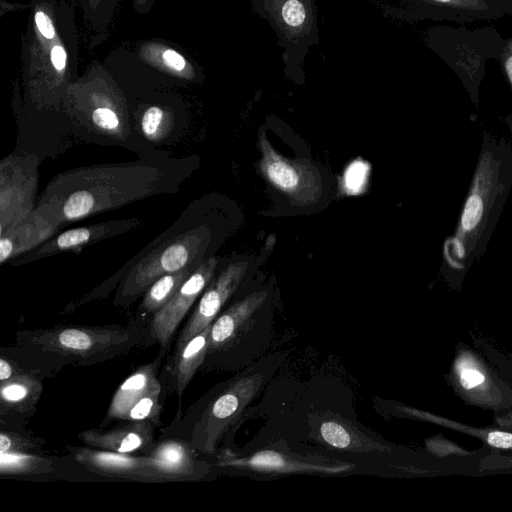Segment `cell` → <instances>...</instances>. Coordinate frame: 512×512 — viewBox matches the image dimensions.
Returning <instances> with one entry per match:
<instances>
[{"mask_svg": "<svg viewBox=\"0 0 512 512\" xmlns=\"http://www.w3.org/2000/svg\"><path fill=\"white\" fill-rule=\"evenodd\" d=\"M511 188L512 146L506 137L485 131L455 230L443 243L448 274L464 275L486 253Z\"/></svg>", "mask_w": 512, "mask_h": 512, "instance_id": "cell-1", "label": "cell"}, {"mask_svg": "<svg viewBox=\"0 0 512 512\" xmlns=\"http://www.w3.org/2000/svg\"><path fill=\"white\" fill-rule=\"evenodd\" d=\"M141 337L136 327L123 326L59 325L17 334L27 348L80 365L113 358L135 346Z\"/></svg>", "mask_w": 512, "mask_h": 512, "instance_id": "cell-2", "label": "cell"}, {"mask_svg": "<svg viewBox=\"0 0 512 512\" xmlns=\"http://www.w3.org/2000/svg\"><path fill=\"white\" fill-rule=\"evenodd\" d=\"M280 356L261 359L222 386L210 400L191 432V446L206 455H214L217 445L236 423L248 404L260 392L277 369Z\"/></svg>", "mask_w": 512, "mask_h": 512, "instance_id": "cell-3", "label": "cell"}, {"mask_svg": "<svg viewBox=\"0 0 512 512\" xmlns=\"http://www.w3.org/2000/svg\"><path fill=\"white\" fill-rule=\"evenodd\" d=\"M268 290H256L232 303L210 326L208 355L239 353V365H250L269 346L271 324L264 308Z\"/></svg>", "mask_w": 512, "mask_h": 512, "instance_id": "cell-4", "label": "cell"}, {"mask_svg": "<svg viewBox=\"0 0 512 512\" xmlns=\"http://www.w3.org/2000/svg\"><path fill=\"white\" fill-rule=\"evenodd\" d=\"M251 6L275 32L285 75L303 81L305 59L320 40L316 0H251Z\"/></svg>", "mask_w": 512, "mask_h": 512, "instance_id": "cell-5", "label": "cell"}, {"mask_svg": "<svg viewBox=\"0 0 512 512\" xmlns=\"http://www.w3.org/2000/svg\"><path fill=\"white\" fill-rule=\"evenodd\" d=\"M384 17L406 22L424 19L474 21L506 13L505 0H369Z\"/></svg>", "mask_w": 512, "mask_h": 512, "instance_id": "cell-6", "label": "cell"}, {"mask_svg": "<svg viewBox=\"0 0 512 512\" xmlns=\"http://www.w3.org/2000/svg\"><path fill=\"white\" fill-rule=\"evenodd\" d=\"M259 149L260 171L275 189L298 205H310L319 199L322 180L313 164L281 155L264 133L259 135Z\"/></svg>", "mask_w": 512, "mask_h": 512, "instance_id": "cell-7", "label": "cell"}, {"mask_svg": "<svg viewBox=\"0 0 512 512\" xmlns=\"http://www.w3.org/2000/svg\"><path fill=\"white\" fill-rule=\"evenodd\" d=\"M203 243L204 238L200 234L189 232L150 253L130 271L121 295L137 296L161 276L190 266Z\"/></svg>", "mask_w": 512, "mask_h": 512, "instance_id": "cell-8", "label": "cell"}, {"mask_svg": "<svg viewBox=\"0 0 512 512\" xmlns=\"http://www.w3.org/2000/svg\"><path fill=\"white\" fill-rule=\"evenodd\" d=\"M351 463L308 457L290 451L263 449L247 456H238L229 450H223L217 465L258 473H341L351 469Z\"/></svg>", "mask_w": 512, "mask_h": 512, "instance_id": "cell-9", "label": "cell"}, {"mask_svg": "<svg viewBox=\"0 0 512 512\" xmlns=\"http://www.w3.org/2000/svg\"><path fill=\"white\" fill-rule=\"evenodd\" d=\"M216 266L217 260L213 257L202 262L175 295L153 314L150 334L162 347L169 344L184 316L213 279Z\"/></svg>", "mask_w": 512, "mask_h": 512, "instance_id": "cell-10", "label": "cell"}, {"mask_svg": "<svg viewBox=\"0 0 512 512\" xmlns=\"http://www.w3.org/2000/svg\"><path fill=\"white\" fill-rule=\"evenodd\" d=\"M74 458L98 474L145 482L166 481L156 459L145 454L134 456L93 447H70Z\"/></svg>", "mask_w": 512, "mask_h": 512, "instance_id": "cell-11", "label": "cell"}, {"mask_svg": "<svg viewBox=\"0 0 512 512\" xmlns=\"http://www.w3.org/2000/svg\"><path fill=\"white\" fill-rule=\"evenodd\" d=\"M247 268L248 263L244 261L231 263L210 281L181 331L176 348L212 324L223 306L239 288Z\"/></svg>", "mask_w": 512, "mask_h": 512, "instance_id": "cell-12", "label": "cell"}, {"mask_svg": "<svg viewBox=\"0 0 512 512\" xmlns=\"http://www.w3.org/2000/svg\"><path fill=\"white\" fill-rule=\"evenodd\" d=\"M154 423L128 421V424L110 429H89L79 433V438L89 447L132 454L154 445Z\"/></svg>", "mask_w": 512, "mask_h": 512, "instance_id": "cell-13", "label": "cell"}, {"mask_svg": "<svg viewBox=\"0 0 512 512\" xmlns=\"http://www.w3.org/2000/svg\"><path fill=\"white\" fill-rule=\"evenodd\" d=\"M191 444L178 439H166L147 453L156 459L166 481L198 480L209 471L206 461L200 460Z\"/></svg>", "mask_w": 512, "mask_h": 512, "instance_id": "cell-14", "label": "cell"}, {"mask_svg": "<svg viewBox=\"0 0 512 512\" xmlns=\"http://www.w3.org/2000/svg\"><path fill=\"white\" fill-rule=\"evenodd\" d=\"M161 358L140 366L115 391L107 411L112 420H123L131 406L144 396L158 381L157 371Z\"/></svg>", "mask_w": 512, "mask_h": 512, "instance_id": "cell-15", "label": "cell"}, {"mask_svg": "<svg viewBox=\"0 0 512 512\" xmlns=\"http://www.w3.org/2000/svg\"><path fill=\"white\" fill-rule=\"evenodd\" d=\"M210 326L175 348L172 365L174 387L179 398L208 354Z\"/></svg>", "mask_w": 512, "mask_h": 512, "instance_id": "cell-16", "label": "cell"}, {"mask_svg": "<svg viewBox=\"0 0 512 512\" xmlns=\"http://www.w3.org/2000/svg\"><path fill=\"white\" fill-rule=\"evenodd\" d=\"M41 393V381L25 370L10 380L0 382L1 414L31 410Z\"/></svg>", "mask_w": 512, "mask_h": 512, "instance_id": "cell-17", "label": "cell"}, {"mask_svg": "<svg viewBox=\"0 0 512 512\" xmlns=\"http://www.w3.org/2000/svg\"><path fill=\"white\" fill-rule=\"evenodd\" d=\"M27 224L25 227H15L7 230V234H1L0 240V262L4 263L17 253L37 245L53 232L52 225L46 222L40 227L30 228Z\"/></svg>", "mask_w": 512, "mask_h": 512, "instance_id": "cell-18", "label": "cell"}, {"mask_svg": "<svg viewBox=\"0 0 512 512\" xmlns=\"http://www.w3.org/2000/svg\"><path fill=\"white\" fill-rule=\"evenodd\" d=\"M191 273V267L188 266L158 278L146 290L141 308L147 313L155 314L175 295Z\"/></svg>", "mask_w": 512, "mask_h": 512, "instance_id": "cell-19", "label": "cell"}, {"mask_svg": "<svg viewBox=\"0 0 512 512\" xmlns=\"http://www.w3.org/2000/svg\"><path fill=\"white\" fill-rule=\"evenodd\" d=\"M54 469L51 458L31 452L0 453L1 475H34L49 473Z\"/></svg>", "mask_w": 512, "mask_h": 512, "instance_id": "cell-20", "label": "cell"}, {"mask_svg": "<svg viewBox=\"0 0 512 512\" xmlns=\"http://www.w3.org/2000/svg\"><path fill=\"white\" fill-rule=\"evenodd\" d=\"M106 229L104 225H97L67 230L50 241L47 245H44L40 252L51 253L79 247L91 242L98 236H103Z\"/></svg>", "mask_w": 512, "mask_h": 512, "instance_id": "cell-21", "label": "cell"}, {"mask_svg": "<svg viewBox=\"0 0 512 512\" xmlns=\"http://www.w3.org/2000/svg\"><path fill=\"white\" fill-rule=\"evenodd\" d=\"M162 385L160 380L131 408L123 417L124 421H150L154 424L159 422L161 413L160 396Z\"/></svg>", "mask_w": 512, "mask_h": 512, "instance_id": "cell-22", "label": "cell"}, {"mask_svg": "<svg viewBox=\"0 0 512 512\" xmlns=\"http://www.w3.org/2000/svg\"><path fill=\"white\" fill-rule=\"evenodd\" d=\"M319 433L321 438L334 448L350 449L363 446L362 443L357 442L356 433L340 421L331 419L322 422Z\"/></svg>", "mask_w": 512, "mask_h": 512, "instance_id": "cell-23", "label": "cell"}, {"mask_svg": "<svg viewBox=\"0 0 512 512\" xmlns=\"http://www.w3.org/2000/svg\"><path fill=\"white\" fill-rule=\"evenodd\" d=\"M42 439L35 438L28 434L17 431H0V453L2 452H31L40 453L42 450Z\"/></svg>", "mask_w": 512, "mask_h": 512, "instance_id": "cell-24", "label": "cell"}, {"mask_svg": "<svg viewBox=\"0 0 512 512\" xmlns=\"http://www.w3.org/2000/svg\"><path fill=\"white\" fill-rule=\"evenodd\" d=\"M92 121L99 130L111 134L120 133V120L115 111L107 107L96 108L92 113Z\"/></svg>", "mask_w": 512, "mask_h": 512, "instance_id": "cell-25", "label": "cell"}, {"mask_svg": "<svg viewBox=\"0 0 512 512\" xmlns=\"http://www.w3.org/2000/svg\"><path fill=\"white\" fill-rule=\"evenodd\" d=\"M163 111L157 106L148 108L143 114L141 128L148 139L158 138L163 123Z\"/></svg>", "mask_w": 512, "mask_h": 512, "instance_id": "cell-26", "label": "cell"}, {"mask_svg": "<svg viewBox=\"0 0 512 512\" xmlns=\"http://www.w3.org/2000/svg\"><path fill=\"white\" fill-rule=\"evenodd\" d=\"M462 386L465 389H472L485 380L484 375L477 369L473 362L468 359L459 361L457 365Z\"/></svg>", "mask_w": 512, "mask_h": 512, "instance_id": "cell-27", "label": "cell"}, {"mask_svg": "<svg viewBox=\"0 0 512 512\" xmlns=\"http://www.w3.org/2000/svg\"><path fill=\"white\" fill-rule=\"evenodd\" d=\"M501 61L505 75L512 89V38L507 40L503 47ZM505 122L507 123L508 128L512 134V113L505 117Z\"/></svg>", "mask_w": 512, "mask_h": 512, "instance_id": "cell-28", "label": "cell"}, {"mask_svg": "<svg viewBox=\"0 0 512 512\" xmlns=\"http://www.w3.org/2000/svg\"><path fill=\"white\" fill-rule=\"evenodd\" d=\"M24 370L14 364L11 360L1 356L0 358V382L10 380Z\"/></svg>", "mask_w": 512, "mask_h": 512, "instance_id": "cell-29", "label": "cell"}, {"mask_svg": "<svg viewBox=\"0 0 512 512\" xmlns=\"http://www.w3.org/2000/svg\"><path fill=\"white\" fill-rule=\"evenodd\" d=\"M487 441L490 445L498 448H511L512 447V434L501 431H493L489 433Z\"/></svg>", "mask_w": 512, "mask_h": 512, "instance_id": "cell-30", "label": "cell"}, {"mask_svg": "<svg viewBox=\"0 0 512 512\" xmlns=\"http://www.w3.org/2000/svg\"><path fill=\"white\" fill-rule=\"evenodd\" d=\"M35 22L38 30L45 38L51 39L54 36V27L50 19L42 11H37L35 14Z\"/></svg>", "mask_w": 512, "mask_h": 512, "instance_id": "cell-31", "label": "cell"}, {"mask_svg": "<svg viewBox=\"0 0 512 512\" xmlns=\"http://www.w3.org/2000/svg\"><path fill=\"white\" fill-rule=\"evenodd\" d=\"M163 60L169 67L177 71L183 70L186 65L185 59L172 49L164 51Z\"/></svg>", "mask_w": 512, "mask_h": 512, "instance_id": "cell-32", "label": "cell"}, {"mask_svg": "<svg viewBox=\"0 0 512 512\" xmlns=\"http://www.w3.org/2000/svg\"><path fill=\"white\" fill-rule=\"evenodd\" d=\"M51 62L55 69L61 71L65 67L66 63V52L60 46H55L51 50Z\"/></svg>", "mask_w": 512, "mask_h": 512, "instance_id": "cell-33", "label": "cell"}, {"mask_svg": "<svg viewBox=\"0 0 512 512\" xmlns=\"http://www.w3.org/2000/svg\"><path fill=\"white\" fill-rule=\"evenodd\" d=\"M506 3V13L512 14V0H505Z\"/></svg>", "mask_w": 512, "mask_h": 512, "instance_id": "cell-34", "label": "cell"}]
</instances>
